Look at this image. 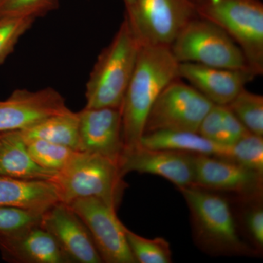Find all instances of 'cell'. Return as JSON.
I'll use <instances>...</instances> for the list:
<instances>
[{"instance_id":"6da1fadb","label":"cell","mask_w":263,"mask_h":263,"mask_svg":"<svg viewBox=\"0 0 263 263\" xmlns=\"http://www.w3.org/2000/svg\"><path fill=\"white\" fill-rule=\"evenodd\" d=\"M179 78L169 46H141L121 110L124 149L141 145L151 108L162 90Z\"/></svg>"},{"instance_id":"7a4b0ae2","label":"cell","mask_w":263,"mask_h":263,"mask_svg":"<svg viewBox=\"0 0 263 263\" xmlns=\"http://www.w3.org/2000/svg\"><path fill=\"white\" fill-rule=\"evenodd\" d=\"M141 44L127 17L90 73L85 108H121L136 67Z\"/></svg>"},{"instance_id":"3957f363","label":"cell","mask_w":263,"mask_h":263,"mask_svg":"<svg viewBox=\"0 0 263 263\" xmlns=\"http://www.w3.org/2000/svg\"><path fill=\"white\" fill-rule=\"evenodd\" d=\"M191 214L194 238L207 253L248 254L240 238L230 202L226 197L195 186L179 189Z\"/></svg>"},{"instance_id":"277c9868","label":"cell","mask_w":263,"mask_h":263,"mask_svg":"<svg viewBox=\"0 0 263 263\" xmlns=\"http://www.w3.org/2000/svg\"><path fill=\"white\" fill-rule=\"evenodd\" d=\"M123 178L115 161L95 154L76 152L65 168L51 181L56 185L63 203L95 197L117 210L127 187Z\"/></svg>"},{"instance_id":"5b68a950","label":"cell","mask_w":263,"mask_h":263,"mask_svg":"<svg viewBox=\"0 0 263 263\" xmlns=\"http://www.w3.org/2000/svg\"><path fill=\"white\" fill-rule=\"evenodd\" d=\"M198 16L221 27L237 43L249 68L263 73V5L260 0H192Z\"/></svg>"},{"instance_id":"8992f818","label":"cell","mask_w":263,"mask_h":263,"mask_svg":"<svg viewBox=\"0 0 263 263\" xmlns=\"http://www.w3.org/2000/svg\"><path fill=\"white\" fill-rule=\"evenodd\" d=\"M170 49L179 63L188 62L228 69L249 68L243 51L229 34L198 15L183 27Z\"/></svg>"},{"instance_id":"52a82bcc","label":"cell","mask_w":263,"mask_h":263,"mask_svg":"<svg viewBox=\"0 0 263 263\" xmlns=\"http://www.w3.org/2000/svg\"><path fill=\"white\" fill-rule=\"evenodd\" d=\"M197 15L192 0H134L126 13L141 46L169 47Z\"/></svg>"},{"instance_id":"ba28073f","label":"cell","mask_w":263,"mask_h":263,"mask_svg":"<svg viewBox=\"0 0 263 263\" xmlns=\"http://www.w3.org/2000/svg\"><path fill=\"white\" fill-rule=\"evenodd\" d=\"M213 105L191 85L178 78L162 90L151 108L144 134L156 131L197 133Z\"/></svg>"},{"instance_id":"9c48e42d","label":"cell","mask_w":263,"mask_h":263,"mask_svg":"<svg viewBox=\"0 0 263 263\" xmlns=\"http://www.w3.org/2000/svg\"><path fill=\"white\" fill-rule=\"evenodd\" d=\"M89 230L103 262L136 263L126 238V227L116 209L95 197L77 199L66 204Z\"/></svg>"},{"instance_id":"30bf717a","label":"cell","mask_w":263,"mask_h":263,"mask_svg":"<svg viewBox=\"0 0 263 263\" xmlns=\"http://www.w3.org/2000/svg\"><path fill=\"white\" fill-rule=\"evenodd\" d=\"M194 171L197 187L237 194L246 200L262 195L263 175L229 159L194 155Z\"/></svg>"},{"instance_id":"8fae6325","label":"cell","mask_w":263,"mask_h":263,"mask_svg":"<svg viewBox=\"0 0 263 263\" xmlns=\"http://www.w3.org/2000/svg\"><path fill=\"white\" fill-rule=\"evenodd\" d=\"M69 110L63 97L52 88L15 90L9 98L0 101V133L24 130Z\"/></svg>"},{"instance_id":"7c38bea8","label":"cell","mask_w":263,"mask_h":263,"mask_svg":"<svg viewBox=\"0 0 263 263\" xmlns=\"http://www.w3.org/2000/svg\"><path fill=\"white\" fill-rule=\"evenodd\" d=\"M123 177L131 172L162 176L178 188L193 186L194 155L178 151L153 149L141 146L123 150L119 158Z\"/></svg>"},{"instance_id":"4fadbf2b","label":"cell","mask_w":263,"mask_h":263,"mask_svg":"<svg viewBox=\"0 0 263 263\" xmlns=\"http://www.w3.org/2000/svg\"><path fill=\"white\" fill-rule=\"evenodd\" d=\"M41 224L56 240L69 262H103L89 230L68 205L55 204L43 213Z\"/></svg>"},{"instance_id":"5bb4252c","label":"cell","mask_w":263,"mask_h":263,"mask_svg":"<svg viewBox=\"0 0 263 263\" xmlns=\"http://www.w3.org/2000/svg\"><path fill=\"white\" fill-rule=\"evenodd\" d=\"M78 114L79 152L103 156L118 163L124 149L121 108H84Z\"/></svg>"},{"instance_id":"9a60e30c","label":"cell","mask_w":263,"mask_h":263,"mask_svg":"<svg viewBox=\"0 0 263 263\" xmlns=\"http://www.w3.org/2000/svg\"><path fill=\"white\" fill-rule=\"evenodd\" d=\"M179 76L211 103L227 105L258 76L250 68H221L183 62L179 63Z\"/></svg>"},{"instance_id":"2e32d148","label":"cell","mask_w":263,"mask_h":263,"mask_svg":"<svg viewBox=\"0 0 263 263\" xmlns=\"http://www.w3.org/2000/svg\"><path fill=\"white\" fill-rule=\"evenodd\" d=\"M0 253L5 262L11 263H70L41 221L0 233Z\"/></svg>"},{"instance_id":"e0dca14e","label":"cell","mask_w":263,"mask_h":263,"mask_svg":"<svg viewBox=\"0 0 263 263\" xmlns=\"http://www.w3.org/2000/svg\"><path fill=\"white\" fill-rule=\"evenodd\" d=\"M60 202L58 190L51 181H27L0 176V207L43 214Z\"/></svg>"},{"instance_id":"ac0fdd59","label":"cell","mask_w":263,"mask_h":263,"mask_svg":"<svg viewBox=\"0 0 263 263\" xmlns=\"http://www.w3.org/2000/svg\"><path fill=\"white\" fill-rule=\"evenodd\" d=\"M40 166L29 155L19 131L0 136V176L27 181H51L57 174Z\"/></svg>"},{"instance_id":"d6986e66","label":"cell","mask_w":263,"mask_h":263,"mask_svg":"<svg viewBox=\"0 0 263 263\" xmlns=\"http://www.w3.org/2000/svg\"><path fill=\"white\" fill-rule=\"evenodd\" d=\"M141 146L153 149L178 151L193 155L230 159L231 146L216 144L195 132L156 131L145 133Z\"/></svg>"},{"instance_id":"ffe728a7","label":"cell","mask_w":263,"mask_h":263,"mask_svg":"<svg viewBox=\"0 0 263 263\" xmlns=\"http://www.w3.org/2000/svg\"><path fill=\"white\" fill-rule=\"evenodd\" d=\"M24 139H40L79 150V114L68 111L44 119L35 125L19 131Z\"/></svg>"},{"instance_id":"44dd1931","label":"cell","mask_w":263,"mask_h":263,"mask_svg":"<svg viewBox=\"0 0 263 263\" xmlns=\"http://www.w3.org/2000/svg\"><path fill=\"white\" fill-rule=\"evenodd\" d=\"M235 114L248 131L263 136V97L243 89L236 98L224 105Z\"/></svg>"},{"instance_id":"7402d4cb","label":"cell","mask_w":263,"mask_h":263,"mask_svg":"<svg viewBox=\"0 0 263 263\" xmlns=\"http://www.w3.org/2000/svg\"><path fill=\"white\" fill-rule=\"evenodd\" d=\"M29 155L40 166L60 172L66 167L76 151L40 139H24Z\"/></svg>"},{"instance_id":"603a6c76","label":"cell","mask_w":263,"mask_h":263,"mask_svg":"<svg viewBox=\"0 0 263 263\" xmlns=\"http://www.w3.org/2000/svg\"><path fill=\"white\" fill-rule=\"evenodd\" d=\"M126 238L132 253L137 262H172V252L168 242L162 238L154 239L143 238L125 229Z\"/></svg>"},{"instance_id":"cb8c5ba5","label":"cell","mask_w":263,"mask_h":263,"mask_svg":"<svg viewBox=\"0 0 263 263\" xmlns=\"http://www.w3.org/2000/svg\"><path fill=\"white\" fill-rule=\"evenodd\" d=\"M230 160L263 175V138L248 133L231 146Z\"/></svg>"},{"instance_id":"d4e9b609","label":"cell","mask_w":263,"mask_h":263,"mask_svg":"<svg viewBox=\"0 0 263 263\" xmlns=\"http://www.w3.org/2000/svg\"><path fill=\"white\" fill-rule=\"evenodd\" d=\"M35 20L32 17L0 16V65L13 51L19 39Z\"/></svg>"},{"instance_id":"484cf974","label":"cell","mask_w":263,"mask_h":263,"mask_svg":"<svg viewBox=\"0 0 263 263\" xmlns=\"http://www.w3.org/2000/svg\"><path fill=\"white\" fill-rule=\"evenodd\" d=\"M57 0H0V16H42L56 7Z\"/></svg>"},{"instance_id":"4316f807","label":"cell","mask_w":263,"mask_h":263,"mask_svg":"<svg viewBox=\"0 0 263 263\" xmlns=\"http://www.w3.org/2000/svg\"><path fill=\"white\" fill-rule=\"evenodd\" d=\"M223 105H213L202 119L197 133L216 144L231 146L227 135L222 117Z\"/></svg>"},{"instance_id":"83f0119b","label":"cell","mask_w":263,"mask_h":263,"mask_svg":"<svg viewBox=\"0 0 263 263\" xmlns=\"http://www.w3.org/2000/svg\"><path fill=\"white\" fill-rule=\"evenodd\" d=\"M42 214L17 208L0 207V233H10L37 224Z\"/></svg>"},{"instance_id":"f1b7e54d","label":"cell","mask_w":263,"mask_h":263,"mask_svg":"<svg viewBox=\"0 0 263 263\" xmlns=\"http://www.w3.org/2000/svg\"><path fill=\"white\" fill-rule=\"evenodd\" d=\"M245 211L243 221L249 237L259 249L263 247V208L260 198Z\"/></svg>"},{"instance_id":"f546056e","label":"cell","mask_w":263,"mask_h":263,"mask_svg":"<svg viewBox=\"0 0 263 263\" xmlns=\"http://www.w3.org/2000/svg\"><path fill=\"white\" fill-rule=\"evenodd\" d=\"M124 3H125L126 5V9L129 10V8H131L132 5H133V3H134V0H124Z\"/></svg>"},{"instance_id":"4dcf8cb0","label":"cell","mask_w":263,"mask_h":263,"mask_svg":"<svg viewBox=\"0 0 263 263\" xmlns=\"http://www.w3.org/2000/svg\"><path fill=\"white\" fill-rule=\"evenodd\" d=\"M0 136H1V133H0Z\"/></svg>"}]
</instances>
